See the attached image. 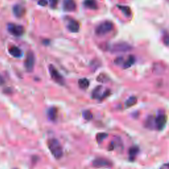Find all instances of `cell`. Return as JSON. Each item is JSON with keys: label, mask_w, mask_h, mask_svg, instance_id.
Listing matches in <instances>:
<instances>
[{"label": "cell", "mask_w": 169, "mask_h": 169, "mask_svg": "<svg viewBox=\"0 0 169 169\" xmlns=\"http://www.w3.org/2000/svg\"><path fill=\"white\" fill-rule=\"evenodd\" d=\"M47 144H48L49 150L51 152L53 156L56 159H60L63 156V152L62 145H61L58 140L55 139V138L50 139L48 141Z\"/></svg>", "instance_id": "6da1fadb"}, {"label": "cell", "mask_w": 169, "mask_h": 169, "mask_svg": "<svg viewBox=\"0 0 169 169\" xmlns=\"http://www.w3.org/2000/svg\"><path fill=\"white\" fill-rule=\"evenodd\" d=\"M114 29V24L110 21H103L97 26L95 33L97 36H103L112 31Z\"/></svg>", "instance_id": "7a4b0ae2"}, {"label": "cell", "mask_w": 169, "mask_h": 169, "mask_svg": "<svg viewBox=\"0 0 169 169\" xmlns=\"http://www.w3.org/2000/svg\"><path fill=\"white\" fill-rule=\"evenodd\" d=\"M131 49H132V47H131L129 44L122 42L114 44L112 46V48H111L110 50L112 53L116 54L129 52Z\"/></svg>", "instance_id": "3957f363"}, {"label": "cell", "mask_w": 169, "mask_h": 169, "mask_svg": "<svg viewBox=\"0 0 169 169\" xmlns=\"http://www.w3.org/2000/svg\"><path fill=\"white\" fill-rule=\"evenodd\" d=\"M48 69L51 78L57 84H60V85H63L65 84V81H64L63 76L56 69V67L52 65H50Z\"/></svg>", "instance_id": "277c9868"}, {"label": "cell", "mask_w": 169, "mask_h": 169, "mask_svg": "<svg viewBox=\"0 0 169 169\" xmlns=\"http://www.w3.org/2000/svg\"><path fill=\"white\" fill-rule=\"evenodd\" d=\"M35 63V57L34 53L29 51L26 54V59L25 61V67L28 72H32L34 69Z\"/></svg>", "instance_id": "5b68a950"}, {"label": "cell", "mask_w": 169, "mask_h": 169, "mask_svg": "<svg viewBox=\"0 0 169 169\" xmlns=\"http://www.w3.org/2000/svg\"><path fill=\"white\" fill-rule=\"evenodd\" d=\"M8 31L12 35L15 36H21L25 32L24 27L19 25H16L14 23H9L8 25Z\"/></svg>", "instance_id": "8992f818"}, {"label": "cell", "mask_w": 169, "mask_h": 169, "mask_svg": "<svg viewBox=\"0 0 169 169\" xmlns=\"http://www.w3.org/2000/svg\"><path fill=\"white\" fill-rule=\"evenodd\" d=\"M167 117L165 114H159L155 118V127L158 130H162L167 124Z\"/></svg>", "instance_id": "52a82bcc"}, {"label": "cell", "mask_w": 169, "mask_h": 169, "mask_svg": "<svg viewBox=\"0 0 169 169\" xmlns=\"http://www.w3.org/2000/svg\"><path fill=\"white\" fill-rule=\"evenodd\" d=\"M93 167L96 168L110 167L112 165V162L104 158H98L93 161Z\"/></svg>", "instance_id": "ba28073f"}, {"label": "cell", "mask_w": 169, "mask_h": 169, "mask_svg": "<svg viewBox=\"0 0 169 169\" xmlns=\"http://www.w3.org/2000/svg\"><path fill=\"white\" fill-rule=\"evenodd\" d=\"M67 29L69 32L72 33L78 32L80 29L79 23L75 19H70L67 23Z\"/></svg>", "instance_id": "9c48e42d"}, {"label": "cell", "mask_w": 169, "mask_h": 169, "mask_svg": "<svg viewBox=\"0 0 169 169\" xmlns=\"http://www.w3.org/2000/svg\"><path fill=\"white\" fill-rule=\"evenodd\" d=\"M77 5L74 0H63V9L65 11L72 12L76 10Z\"/></svg>", "instance_id": "30bf717a"}, {"label": "cell", "mask_w": 169, "mask_h": 169, "mask_svg": "<svg viewBox=\"0 0 169 169\" xmlns=\"http://www.w3.org/2000/svg\"><path fill=\"white\" fill-rule=\"evenodd\" d=\"M13 11L15 17H17L18 18H21L25 14L26 10L24 7L22 6L21 5L17 4L14 5V7H13Z\"/></svg>", "instance_id": "8fae6325"}, {"label": "cell", "mask_w": 169, "mask_h": 169, "mask_svg": "<svg viewBox=\"0 0 169 169\" xmlns=\"http://www.w3.org/2000/svg\"><path fill=\"white\" fill-rule=\"evenodd\" d=\"M47 115H48V117L49 119L55 121L57 120V109L56 107H51L47 111Z\"/></svg>", "instance_id": "7c38bea8"}, {"label": "cell", "mask_w": 169, "mask_h": 169, "mask_svg": "<svg viewBox=\"0 0 169 169\" xmlns=\"http://www.w3.org/2000/svg\"><path fill=\"white\" fill-rule=\"evenodd\" d=\"M83 5L86 8L96 10L98 9V3L97 0H84Z\"/></svg>", "instance_id": "4fadbf2b"}, {"label": "cell", "mask_w": 169, "mask_h": 169, "mask_svg": "<svg viewBox=\"0 0 169 169\" xmlns=\"http://www.w3.org/2000/svg\"><path fill=\"white\" fill-rule=\"evenodd\" d=\"M103 91V87L102 86H97L95 89H94L92 92V98L94 99H99L100 100Z\"/></svg>", "instance_id": "5bb4252c"}, {"label": "cell", "mask_w": 169, "mask_h": 169, "mask_svg": "<svg viewBox=\"0 0 169 169\" xmlns=\"http://www.w3.org/2000/svg\"><path fill=\"white\" fill-rule=\"evenodd\" d=\"M9 52L12 56L15 57H20L22 56V51L18 47L13 46L9 48Z\"/></svg>", "instance_id": "9a60e30c"}, {"label": "cell", "mask_w": 169, "mask_h": 169, "mask_svg": "<svg viewBox=\"0 0 169 169\" xmlns=\"http://www.w3.org/2000/svg\"><path fill=\"white\" fill-rule=\"evenodd\" d=\"M117 7L123 13V14L126 16V17H130L131 16V13H132V12H131V10L130 7L126 5H118Z\"/></svg>", "instance_id": "2e32d148"}, {"label": "cell", "mask_w": 169, "mask_h": 169, "mask_svg": "<svg viewBox=\"0 0 169 169\" xmlns=\"http://www.w3.org/2000/svg\"><path fill=\"white\" fill-rule=\"evenodd\" d=\"M140 152V149L137 146L130 147L129 150V158L130 161H134Z\"/></svg>", "instance_id": "e0dca14e"}, {"label": "cell", "mask_w": 169, "mask_h": 169, "mask_svg": "<svg viewBox=\"0 0 169 169\" xmlns=\"http://www.w3.org/2000/svg\"><path fill=\"white\" fill-rule=\"evenodd\" d=\"M136 62V57L134 56L130 55L128 57V59L125 61L123 63V67L124 69L129 68V67L132 66Z\"/></svg>", "instance_id": "ac0fdd59"}, {"label": "cell", "mask_w": 169, "mask_h": 169, "mask_svg": "<svg viewBox=\"0 0 169 169\" xmlns=\"http://www.w3.org/2000/svg\"><path fill=\"white\" fill-rule=\"evenodd\" d=\"M90 82L86 78L81 79L78 81V85L80 89L83 90H86L88 89V87H89Z\"/></svg>", "instance_id": "d6986e66"}, {"label": "cell", "mask_w": 169, "mask_h": 169, "mask_svg": "<svg viewBox=\"0 0 169 169\" xmlns=\"http://www.w3.org/2000/svg\"><path fill=\"white\" fill-rule=\"evenodd\" d=\"M137 102V98L135 96H131L125 103V106L127 108H130L134 106Z\"/></svg>", "instance_id": "ffe728a7"}, {"label": "cell", "mask_w": 169, "mask_h": 169, "mask_svg": "<svg viewBox=\"0 0 169 169\" xmlns=\"http://www.w3.org/2000/svg\"><path fill=\"white\" fill-rule=\"evenodd\" d=\"M145 126H146L147 128H150V129H153L155 127V118H153V116H149L146 121H145Z\"/></svg>", "instance_id": "44dd1931"}, {"label": "cell", "mask_w": 169, "mask_h": 169, "mask_svg": "<svg viewBox=\"0 0 169 169\" xmlns=\"http://www.w3.org/2000/svg\"><path fill=\"white\" fill-rule=\"evenodd\" d=\"M83 117L85 120L89 121L91 120H92L93 118V114L91 113L90 110H84L83 112Z\"/></svg>", "instance_id": "7402d4cb"}, {"label": "cell", "mask_w": 169, "mask_h": 169, "mask_svg": "<svg viewBox=\"0 0 169 169\" xmlns=\"http://www.w3.org/2000/svg\"><path fill=\"white\" fill-rule=\"evenodd\" d=\"M108 135L106 133H99L97 135V141L99 143H101L104 139H106V138L108 137Z\"/></svg>", "instance_id": "603a6c76"}, {"label": "cell", "mask_w": 169, "mask_h": 169, "mask_svg": "<svg viewBox=\"0 0 169 169\" xmlns=\"http://www.w3.org/2000/svg\"><path fill=\"white\" fill-rule=\"evenodd\" d=\"M107 80H109V78H108V77H106L104 74H100V75H99V77H97V81L102 83L106 82Z\"/></svg>", "instance_id": "cb8c5ba5"}, {"label": "cell", "mask_w": 169, "mask_h": 169, "mask_svg": "<svg viewBox=\"0 0 169 169\" xmlns=\"http://www.w3.org/2000/svg\"><path fill=\"white\" fill-rule=\"evenodd\" d=\"M124 62V57L121 56L118 57L114 60V63L118 66H120V65H121V64H123Z\"/></svg>", "instance_id": "d4e9b609"}, {"label": "cell", "mask_w": 169, "mask_h": 169, "mask_svg": "<svg viewBox=\"0 0 169 169\" xmlns=\"http://www.w3.org/2000/svg\"><path fill=\"white\" fill-rule=\"evenodd\" d=\"M58 1L59 0H49L50 6L51 7V8L52 9L56 8L57 5V3H58Z\"/></svg>", "instance_id": "484cf974"}, {"label": "cell", "mask_w": 169, "mask_h": 169, "mask_svg": "<svg viewBox=\"0 0 169 169\" xmlns=\"http://www.w3.org/2000/svg\"><path fill=\"white\" fill-rule=\"evenodd\" d=\"M38 4L42 7H45L48 5V0H38Z\"/></svg>", "instance_id": "4316f807"}, {"label": "cell", "mask_w": 169, "mask_h": 169, "mask_svg": "<svg viewBox=\"0 0 169 169\" xmlns=\"http://www.w3.org/2000/svg\"><path fill=\"white\" fill-rule=\"evenodd\" d=\"M164 42L165 45H166V46H168V41H169V38H168V34L167 33L166 35H165V36H164Z\"/></svg>", "instance_id": "83f0119b"}, {"label": "cell", "mask_w": 169, "mask_h": 169, "mask_svg": "<svg viewBox=\"0 0 169 169\" xmlns=\"http://www.w3.org/2000/svg\"><path fill=\"white\" fill-rule=\"evenodd\" d=\"M160 169H169L168 163H165V164L162 165L161 167L160 168Z\"/></svg>", "instance_id": "f1b7e54d"}, {"label": "cell", "mask_w": 169, "mask_h": 169, "mask_svg": "<svg viewBox=\"0 0 169 169\" xmlns=\"http://www.w3.org/2000/svg\"><path fill=\"white\" fill-rule=\"evenodd\" d=\"M4 83H5V80H4V79H3V77L0 75V86L4 84Z\"/></svg>", "instance_id": "f546056e"}, {"label": "cell", "mask_w": 169, "mask_h": 169, "mask_svg": "<svg viewBox=\"0 0 169 169\" xmlns=\"http://www.w3.org/2000/svg\"><path fill=\"white\" fill-rule=\"evenodd\" d=\"M14 169H17V168H14Z\"/></svg>", "instance_id": "4dcf8cb0"}]
</instances>
